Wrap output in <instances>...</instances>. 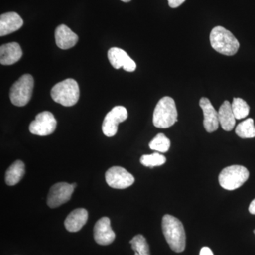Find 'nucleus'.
<instances>
[{
    "label": "nucleus",
    "mask_w": 255,
    "mask_h": 255,
    "mask_svg": "<svg viewBox=\"0 0 255 255\" xmlns=\"http://www.w3.org/2000/svg\"><path fill=\"white\" fill-rule=\"evenodd\" d=\"M162 231L166 241L175 253H182L186 248V234L182 223L171 215L162 218Z\"/></svg>",
    "instance_id": "nucleus-1"
},
{
    "label": "nucleus",
    "mask_w": 255,
    "mask_h": 255,
    "mask_svg": "<svg viewBox=\"0 0 255 255\" xmlns=\"http://www.w3.org/2000/svg\"><path fill=\"white\" fill-rule=\"evenodd\" d=\"M211 47L221 54L231 56L238 53L239 41L231 31L223 26H216L210 33Z\"/></svg>",
    "instance_id": "nucleus-2"
},
{
    "label": "nucleus",
    "mask_w": 255,
    "mask_h": 255,
    "mask_svg": "<svg viewBox=\"0 0 255 255\" xmlns=\"http://www.w3.org/2000/svg\"><path fill=\"white\" fill-rule=\"evenodd\" d=\"M52 99L64 107H73L80 98V88L78 82L69 78L58 82L52 88Z\"/></svg>",
    "instance_id": "nucleus-3"
},
{
    "label": "nucleus",
    "mask_w": 255,
    "mask_h": 255,
    "mask_svg": "<svg viewBox=\"0 0 255 255\" xmlns=\"http://www.w3.org/2000/svg\"><path fill=\"white\" fill-rule=\"evenodd\" d=\"M177 110L172 97H164L156 105L153 113L154 126L159 128H167L177 122Z\"/></svg>",
    "instance_id": "nucleus-4"
},
{
    "label": "nucleus",
    "mask_w": 255,
    "mask_h": 255,
    "mask_svg": "<svg viewBox=\"0 0 255 255\" xmlns=\"http://www.w3.org/2000/svg\"><path fill=\"white\" fill-rule=\"evenodd\" d=\"M249 171L241 165H232L226 167L219 174L220 185L226 190L237 189L244 184L249 178Z\"/></svg>",
    "instance_id": "nucleus-5"
},
{
    "label": "nucleus",
    "mask_w": 255,
    "mask_h": 255,
    "mask_svg": "<svg viewBox=\"0 0 255 255\" xmlns=\"http://www.w3.org/2000/svg\"><path fill=\"white\" fill-rule=\"evenodd\" d=\"M34 80L29 74L22 75L15 82L10 90L9 97L11 103L16 107H23L31 100Z\"/></svg>",
    "instance_id": "nucleus-6"
},
{
    "label": "nucleus",
    "mask_w": 255,
    "mask_h": 255,
    "mask_svg": "<svg viewBox=\"0 0 255 255\" xmlns=\"http://www.w3.org/2000/svg\"><path fill=\"white\" fill-rule=\"evenodd\" d=\"M57 122L54 116L50 112H43L36 117L29 126V130L33 135L46 136L54 132Z\"/></svg>",
    "instance_id": "nucleus-7"
},
{
    "label": "nucleus",
    "mask_w": 255,
    "mask_h": 255,
    "mask_svg": "<svg viewBox=\"0 0 255 255\" xmlns=\"http://www.w3.org/2000/svg\"><path fill=\"white\" fill-rule=\"evenodd\" d=\"M106 181L110 187L124 189L130 187L135 178L127 169L119 166H114L107 170L105 174Z\"/></svg>",
    "instance_id": "nucleus-8"
},
{
    "label": "nucleus",
    "mask_w": 255,
    "mask_h": 255,
    "mask_svg": "<svg viewBox=\"0 0 255 255\" xmlns=\"http://www.w3.org/2000/svg\"><path fill=\"white\" fill-rule=\"evenodd\" d=\"M128 112L122 106L114 107L104 119L102 131L106 136L113 137L118 131L119 124L127 120Z\"/></svg>",
    "instance_id": "nucleus-9"
},
{
    "label": "nucleus",
    "mask_w": 255,
    "mask_h": 255,
    "mask_svg": "<svg viewBox=\"0 0 255 255\" xmlns=\"http://www.w3.org/2000/svg\"><path fill=\"white\" fill-rule=\"evenodd\" d=\"M72 184L66 182L57 183L50 188L47 204L52 209L63 205L71 199L74 191Z\"/></svg>",
    "instance_id": "nucleus-10"
},
{
    "label": "nucleus",
    "mask_w": 255,
    "mask_h": 255,
    "mask_svg": "<svg viewBox=\"0 0 255 255\" xmlns=\"http://www.w3.org/2000/svg\"><path fill=\"white\" fill-rule=\"evenodd\" d=\"M108 58L111 65L115 69L123 68L125 71L132 73L136 69V64L130 58L127 52L121 48L114 47L108 51Z\"/></svg>",
    "instance_id": "nucleus-11"
},
{
    "label": "nucleus",
    "mask_w": 255,
    "mask_h": 255,
    "mask_svg": "<svg viewBox=\"0 0 255 255\" xmlns=\"http://www.w3.org/2000/svg\"><path fill=\"white\" fill-rule=\"evenodd\" d=\"M94 238L96 243L101 246H108L113 243L116 235L111 227V221L108 217L102 218L96 223Z\"/></svg>",
    "instance_id": "nucleus-12"
},
{
    "label": "nucleus",
    "mask_w": 255,
    "mask_h": 255,
    "mask_svg": "<svg viewBox=\"0 0 255 255\" xmlns=\"http://www.w3.org/2000/svg\"><path fill=\"white\" fill-rule=\"evenodd\" d=\"M199 105L204 113V127L208 132L216 131L219 127V112L206 97H202Z\"/></svg>",
    "instance_id": "nucleus-13"
},
{
    "label": "nucleus",
    "mask_w": 255,
    "mask_h": 255,
    "mask_svg": "<svg viewBox=\"0 0 255 255\" xmlns=\"http://www.w3.org/2000/svg\"><path fill=\"white\" fill-rule=\"evenodd\" d=\"M55 43L60 49L68 50L73 48L78 41V36L66 25L58 26L55 32Z\"/></svg>",
    "instance_id": "nucleus-14"
},
{
    "label": "nucleus",
    "mask_w": 255,
    "mask_h": 255,
    "mask_svg": "<svg viewBox=\"0 0 255 255\" xmlns=\"http://www.w3.org/2000/svg\"><path fill=\"white\" fill-rule=\"evenodd\" d=\"M23 21L16 12H7L0 16V36H4L18 31L23 26Z\"/></svg>",
    "instance_id": "nucleus-15"
},
{
    "label": "nucleus",
    "mask_w": 255,
    "mask_h": 255,
    "mask_svg": "<svg viewBox=\"0 0 255 255\" xmlns=\"http://www.w3.org/2000/svg\"><path fill=\"white\" fill-rule=\"evenodd\" d=\"M22 50L18 43H6L0 47V63L11 65L16 63L22 56Z\"/></svg>",
    "instance_id": "nucleus-16"
},
{
    "label": "nucleus",
    "mask_w": 255,
    "mask_h": 255,
    "mask_svg": "<svg viewBox=\"0 0 255 255\" xmlns=\"http://www.w3.org/2000/svg\"><path fill=\"white\" fill-rule=\"evenodd\" d=\"M87 220H88V212L86 209L74 210L65 219V228L69 232H78L86 224Z\"/></svg>",
    "instance_id": "nucleus-17"
},
{
    "label": "nucleus",
    "mask_w": 255,
    "mask_h": 255,
    "mask_svg": "<svg viewBox=\"0 0 255 255\" xmlns=\"http://www.w3.org/2000/svg\"><path fill=\"white\" fill-rule=\"evenodd\" d=\"M220 125L226 131H231L236 126V117L233 114L232 106L228 101H225L219 111Z\"/></svg>",
    "instance_id": "nucleus-18"
},
{
    "label": "nucleus",
    "mask_w": 255,
    "mask_h": 255,
    "mask_svg": "<svg viewBox=\"0 0 255 255\" xmlns=\"http://www.w3.org/2000/svg\"><path fill=\"white\" fill-rule=\"evenodd\" d=\"M25 174V165L22 161L16 160L6 170L5 182L9 186H14L20 182Z\"/></svg>",
    "instance_id": "nucleus-19"
},
{
    "label": "nucleus",
    "mask_w": 255,
    "mask_h": 255,
    "mask_svg": "<svg viewBox=\"0 0 255 255\" xmlns=\"http://www.w3.org/2000/svg\"><path fill=\"white\" fill-rule=\"evenodd\" d=\"M236 133L241 138H253L255 137L254 120L249 118L243 121L236 127Z\"/></svg>",
    "instance_id": "nucleus-20"
},
{
    "label": "nucleus",
    "mask_w": 255,
    "mask_h": 255,
    "mask_svg": "<svg viewBox=\"0 0 255 255\" xmlns=\"http://www.w3.org/2000/svg\"><path fill=\"white\" fill-rule=\"evenodd\" d=\"M151 150L159 152H167L170 147V140L163 133H159L149 143Z\"/></svg>",
    "instance_id": "nucleus-21"
},
{
    "label": "nucleus",
    "mask_w": 255,
    "mask_h": 255,
    "mask_svg": "<svg viewBox=\"0 0 255 255\" xmlns=\"http://www.w3.org/2000/svg\"><path fill=\"white\" fill-rule=\"evenodd\" d=\"M232 110L235 117L238 120L240 119H245L249 115L250 107L248 103L241 98L233 99L232 105Z\"/></svg>",
    "instance_id": "nucleus-22"
},
{
    "label": "nucleus",
    "mask_w": 255,
    "mask_h": 255,
    "mask_svg": "<svg viewBox=\"0 0 255 255\" xmlns=\"http://www.w3.org/2000/svg\"><path fill=\"white\" fill-rule=\"evenodd\" d=\"M135 255H150V248L145 237L142 235H137L130 241Z\"/></svg>",
    "instance_id": "nucleus-23"
},
{
    "label": "nucleus",
    "mask_w": 255,
    "mask_h": 255,
    "mask_svg": "<svg viewBox=\"0 0 255 255\" xmlns=\"http://www.w3.org/2000/svg\"><path fill=\"white\" fill-rule=\"evenodd\" d=\"M166 157L161 154L155 152L152 155H144L140 157V163L145 167H152L161 166L166 162Z\"/></svg>",
    "instance_id": "nucleus-24"
},
{
    "label": "nucleus",
    "mask_w": 255,
    "mask_h": 255,
    "mask_svg": "<svg viewBox=\"0 0 255 255\" xmlns=\"http://www.w3.org/2000/svg\"><path fill=\"white\" fill-rule=\"evenodd\" d=\"M171 8H177L181 6L186 0H167Z\"/></svg>",
    "instance_id": "nucleus-25"
},
{
    "label": "nucleus",
    "mask_w": 255,
    "mask_h": 255,
    "mask_svg": "<svg viewBox=\"0 0 255 255\" xmlns=\"http://www.w3.org/2000/svg\"><path fill=\"white\" fill-rule=\"evenodd\" d=\"M199 255H214L212 251L208 247H204L201 248Z\"/></svg>",
    "instance_id": "nucleus-26"
},
{
    "label": "nucleus",
    "mask_w": 255,
    "mask_h": 255,
    "mask_svg": "<svg viewBox=\"0 0 255 255\" xmlns=\"http://www.w3.org/2000/svg\"><path fill=\"white\" fill-rule=\"evenodd\" d=\"M249 211L251 214L255 215V199L250 204Z\"/></svg>",
    "instance_id": "nucleus-27"
},
{
    "label": "nucleus",
    "mask_w": 255,
    "mask_h": 255,
    "mask_svg": "<svg viewBox=\"0 0 255 255\" xmlns=\"http://www.w3.org/2000/svg\"><path fill=\"white\" fill-rule=\"evenodd\" d=\"M72 186H73L74 189H75L77 187V183H73V184H72Z\"/></svg>",
    "instance_id": "nucleus-28"
},
{
    "label": "nucleus",
    "mask_w": 255,
    "mask_h": 255,
    "mask_svg": "<svg viewBox=\"0 0 255 255\" xmlns=\"http://www.w3.org/2000/svg\"><path fill=\"white\" fill-rule=\"evenodd\" d=\"M121 1H124V2H129V1H131V0H121Z\"/></svg>",
    "instance_id": "nucleus-29"
},
{
    "label": "nucleus",
    "mask_w": 255,
    "mask_h": 255,
    "mask_svg": "<svg viewBox=\"0 0 255 255\" xmlns=\"http://www.w3.org/2000/svg\"><path fill=\"white\" fill-rule=\"evenodd\" d=\"M254 233H255V231H254Z\"/></svg>",
    "instance_id": "nucleus-30"
}]
</instances>
